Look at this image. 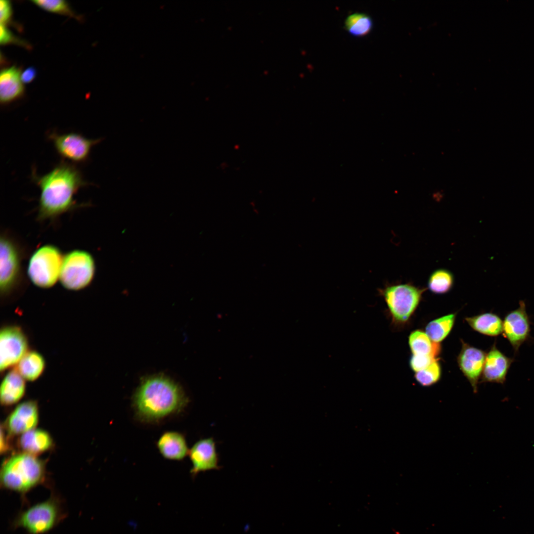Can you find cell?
Listing matches in <instances>:
<instances>
[{"mask_svg":"<svg viewBox=\"0 0 534 534\" xmlns=\"http://www.w3.org/2000/svg\"><path fill=\"white\" fill-rule=\"evenodd\" d=\"M39 421V408L35 400H27L16 406L6 419L3 427L11 436L35 429Z\"/></svg>","mask_w":534,"mask_h":534,"instance_id":"13","label":"cell"},{"mask_svg":"<svg viewBox=\"0 0 534 534\" xmlns=\"http://www.w3.org/2000/svg\"><path fill=\"white\" fill-rule=\"evenodd\" d=\"M424 290L408 283L388 285L379 290L392 324L399 326L408 321L418 306Z\"/></svg>","mask_w":534,"mask_h":534,"instance_id":"5","label":"cell"},{"mask_svg":"<svg viewBox=\"0 0 534 534\" xmlns=\"http://www.w3.org/2000/svg\"><path fill=\"white\" fill-rule=\"evenodd\" d=\"M45 466L44 461L35 455L20 452L13 455L3 462L0 471V486L20 495L22 506L28 507L26 494L45 481Z\"/></svg>","mask_w":534,"mask_h":534,"instance_id":"3","label":"cell"},{"mask_svg":"<svg viewBox=\"0 0 534 534\" xmlns=\"http://www.w3.org/2000/svg\"><path fill=\"white\" fill-rule=\"evenodd\" d=\"M188 401L178 385L166 377L154 376L141 382L132 404L139 421L154 423L181 412Z\"/></svg>","mask_w":534,"mask_h":534,"instance_id":"2","label":"cell"},{"mask_svg":"<svg viewBox=\"0 0 534 534\" xmlns=\"http://www.w3.org/2000/svg\"><path fill=\"white\" fill-rule=\"evenodd\" d=\"M452 273L446 269H438L430 275L428 281V289L437 294H443L449 291L454 284Z\"/></svg>","mask_w":534,"mask_h":534,"instance_id":"25","label":"cell"},{"mask_svg":"<svg viewBox=\"0 0 534 534\" xmlns=\"http://www.w3.org/2000/svg\"><path fill=\"white\" fill-rule=\"evenodd\" d=\"M437 360L438 358L432 356L412 355L410 359L409 364L411 369L417 372L426 368Z\"/></svg>","mask_w":534,"mask_h":534,"instance_id":"28","label":"cell"},{"mask_svg":"<svg viewBox=\"0 0 534 534\" xmlns=\"http://www.w3.org/2000/svg\"><path fill=\"white\" fill-rule=\"evenodd\" d=\"M31 178L40 189L38 216L40 220L53 219L76 207L75 195L89 184L78 167L65 160L43 176L33 169Z\"/></svg>","mask_w":534,"mask_h":534,"instance_id":"1","label":"cell"},{"mask_svg":"<svg viewBox=\"0 0 534 534\" xmlns=\"http://www.w3.org/2000/svg\"><path fill=\"white\" fill-rule=\"evenodd\" d=\"M513 359L499 350L495 343L486 354L481 382L503 384Z\"/></svg>","mask_w":534,"mask_h":534,"instance_id":"15","label":"cell"},{"mask_svg":"<svg viewBox=\"0 0 534 534\" xmlns=\"http://www.w3.org/2000/svg\"><path fill=\"white\" fill-rule=\"evenodd\" d=\"M408 344L414 355H430L437 358L441 352L440 343L432 341L425 332L420 330L410 333Z\"/></svg>","mask_w":534,"mask_h":534,"instance_id":"22","label":"cell"},{"mask_svg":"<svg viewBox=\"0 0 534 534\" xmlns=\"http://www.w3.org/2000/svg\"><path fill=\"white\" fill-rule=\"evenodd\" d=\"M20 250L10 238L3 235L0 243V289L1 294L10 293L18 284L21 273Z\"/></svg>","mask_w":534,"mask_h":534,"instance_id":"9","label":"cell"},{"mask_svg":"<svg viewBox=\"0 0 534 534\" xmlns=\"http://www.w3.org/2000/svg\"><path fill=\"white\" fill-rule=\"evenodd\" d=\"M188 455L192 463L190 473L193 478L201 472L221 468L216 443L213 438L198 440L189 449Z\"/></svg>","mask_w":534,"mask_h":534,"instance_id":"12","label":"cell"},{"mask_svg":"<svg viewBox=\"0 0 534 534\" xmlns=\"http://www.w3.org/2000/svg\"><path fill=\"white\" fill-rule=\"evenodd\" d=\"M95 272V264L90 254L82 250H73L63 258L59 275L62 285L77 291L88 286Z\"/></svg>","mask_w":534,"mask_h":534,"instance_id":"7","label":"cell"},{"mask_svg":"<svg viewBox=\"0 0 534 534\" xmlns=\"http://www.w3.org/2000/svg\"><path fill=\"white\" fill-rule=\"evenodd\" d=\"M63 498L52 492L46 500L19 511L10 522L12 530L23 529L27 534H46L67 517Z\"/></svg>","mask_w":534,"mask_h":534,"instance_id":"4","label":"cell"},{"mask_svg":"<svg viewBox=\"0 0 534 534\" xmlns=\"http://www.w3.org/2000/svg\"><path fill=\"white\" fill-rule=\"evenodd\" d=\"M25 381L16 369L7 373L0 385V399L1 404L4 406L12 405L23 397L26 391Z\"/></svg>","mask_w":534,"mask_h":534,"instance_id":"18","label":"cell"},{"mask_svg":"<svg viewBox=\"0 0 534 534\" xmlns=\"http://www.w3.org/2000/svg\"><path fill=\"white\" fill-rule=\"evenodd\" d=\"M45 367L43 356L36 351H31L17 363L16 370L25 380L34 381L43 374Z\"/></svg>","mask_w":534,"mask_h":534,"instance_id":"21","label":"cell"},{"mask_svg":"<svg viewBox=\"0 0 534 534\" xmlns=\"http://www.w3.org/2000/svg\"><path fill=\"white\" fill-rule=\"evenodd\" d=\"M53 445L50 435L40 429L22 434L18 440V446L23 452L35 455L50 449Z\"/></svg>","mask_w":534,"mask_h":534,"instance_id":"19","label":"cell"},{"mask_svg":"<svg viewBox=\"0 0 534 534\" xmlns=\"http://www.w3.org/2000/svg\"><path fill=\"white\" fill-rule=\"evenodd\" d=\"M465 320L473 329L485 335L497 336L503 332V320L492 312L466 317Z\"/></svg>","mask_w":534,"mask_h":534,"instance_id":"20","label":"cell"},{"mask_svg":"<svg viewBox=\"0 0 534 534\" xmlns=\"http://www.w3.org/2000/svg\"><path fill=\"white\" fill-rule=\"evenodd\" d=\"M486 354L481 349L462 341V348L457 357L460 369L477 393L479 380L482 376Z\"/></svg>","mask_w":534,"mask_h":534,"instance_id":"14","label":"cell"},{"mask_svg":"<svg viewBox=\"0 0 534 534\" xmlns=\"http://www.w3.org/2000/svg\"><path fill=\"white\" fill-rule=\"evenodd\" d=\"M0 350L1 372L17 364L28 352V339L20 327L8 325L1 329Z\"/></svg>","mask_w":534,"mask_h":534,"instance_id":"10","label":"cell"},{"mask_svg":"<svg viewBox=\"0 0 534 534\" xmlns=\"http://www.w3.org/2000/svg\"><path fill=\"white\" fill-rule=\"evenodd\" d=\"M63 258L60 250L54 245H45L36 250L27 268L32 283L41 288L53 286L59 278Z\"/></svg>","mask_w":534,"mask_h":534,"instance_id":"6","label":"cell"},{"mask_svg":"<svg viewBox=\"0 0 534 534\" xmlns=\"http://www.w3.org/2000/svg\"><path fill=\"white\" fill-rule=\"evenodd\" d=\"M373 21L364 13L356 12L349 15L344 22V28L350 34L356 37L367 35L373 28Z\"/></svg>","mask_w":534,"mask_h":534,"instance_id":"24","label":"cell"},{"mask_svg":"<svg viewBox=\"0 0 534 534\" xmlns=\"http://www.w3.org/2000/svg\"><path fill=\"white\" fill-rule=\"evenodd\" d=\"M455 317V313H451L430 321L426 326L425 333L432 341L440 343L449 334Z\"/></svg>","mask_w":534,"mask_h":534,"instance_id":"23","label":"cell"},{"mask_svg":"<svg viewBox=\"0 0 534 534\" xmlns=\"http://www.w3.org/2000/svg\"><path fill=\"white\" fill-rule=\"evenodd\" d=\"M48 138L60 156L75 163L86 162L92 147L101 140L88 138L74 132L58 134L53 132L48 134Z\"/></svg>","mask_w":534,"mask_h":534,"instance_id":"8","label":"cell"},{"mask_svg":"<svg viewBox=\"0 0 534 534\" xmlns=\"http://www.w3.org/2000/svg\"><path fill=\"white\" fill-rule=\"evenodd\" d=\"M12 13V6L10 1L6 0H1L0 1V24L5 25L10 20Z\"/></svg>","mask_w":534,"mask_h":534,"instance_id":"30","label":"cell"},{"mask_svg":"<svg viewBox=\"0 0 534 534\" xmlns=\"http://www.w3.org/2000/svg\"><path fill=\"white\" fill-rule=\"evenodd\" d=\"M21 71L15 66L3 69L0 74V100L7 104L20 97L24 93Z\"/></svg>","mask_w":534,"mask_h":534,"instance_id":"17","label":"cell"},{"mask_svg":"<svg viewBox=\"0 0 534 534\" xmlns=\"http://www.w3.org/2000/svg\"><path fill=\"white\" fill-rule=\"evenodd\" d=\"M8 434L4 427L1 426L0 451L1 454L7 452L11 447Z\"/></svg>","mask_w":534,"mask_h":534,"instance_id":"31","label":"cell"},{"mask_svg":"<svg viewBox=\"0 0 534 534\" xmlns=\"http://www.w3.org/2000/svg\"><path fill=\"white\" fill-rule=\"evenodd\" d=\"M41 8L48 12L69 15L77 18L67 2L63 0H34L32 1Z\"/></svg>","mask_w":534,"mask_h":534,"instance_id":"27","label":"cell"},{"mask_svg":"<svg viewBox=\"0 0 534 534\" xmlns=\"http://www.w3.org/2000/svg\"><path fill=\"white\" fill-rule=\"evenodd\" d=\"M0 43L3 45L10 43H17L20 44H24L23 42H21L13 35L6 25L1 24L0 25Z\"/></svg>","mask_w":534,"mask_h":534,"instance_id":"29","label":"cell"},{"mask_svg":"<svg viewBox=\"0 0 534 534\" xmlns=\"http://www.w3.org/2000/svg\"><path fill=\"white\" fill-rule=\"evenodd\" d=\"M531 331L530 320L526 312L524 301L519 302V307L508 312L503 320L504 336L507 339L515 353L529 338Z\"/></svg>","mask_w":534,"mask_h":534,"instance_id":"11","label":"cell"},{"mask_svg":"<svg viewBox=\"0 0 534 534\" xmlns=\"http://www.w3.org/2000/svg\"><path fill=\"white\" fill-rule=\"evenodd\" d=\"M441 375V368L437 360L426 368L416 372L414 377L420 385L428 387L436 383L440 380Z\"/></svg>","mask_w":534,"mask_h":534,"instance_id":"26","label":"cell"},{"mask_svg":"<svg viewBox=\"0 0 534 534\" xmlns=\"http://www.w3.org/2000/svg\"><path fill=\"white\" fill-rule=\"evenodd\" d=\"M36 70L33 67L27 68L21 74V79L23 83L28 84L31 83L36 76Z\"/></svg>","mask_w":534,"mask_h":534,"instance_id":"32","label":"cell"},{"mask_svg":"<svg viewBox=\"0 0 534 534\" xmlns=\"http://www.w3.org/2000/svg\"><path fill=\"white\" fill-rule=\"evenodd\" d=\"M156 445L162 456L172 460H181L188 454L185 438L176 431H166L159 438Z\"/></svg>","mask_w":534,"mask_h":534,"instance_id":"16","label":"cell"}]
</instances>
